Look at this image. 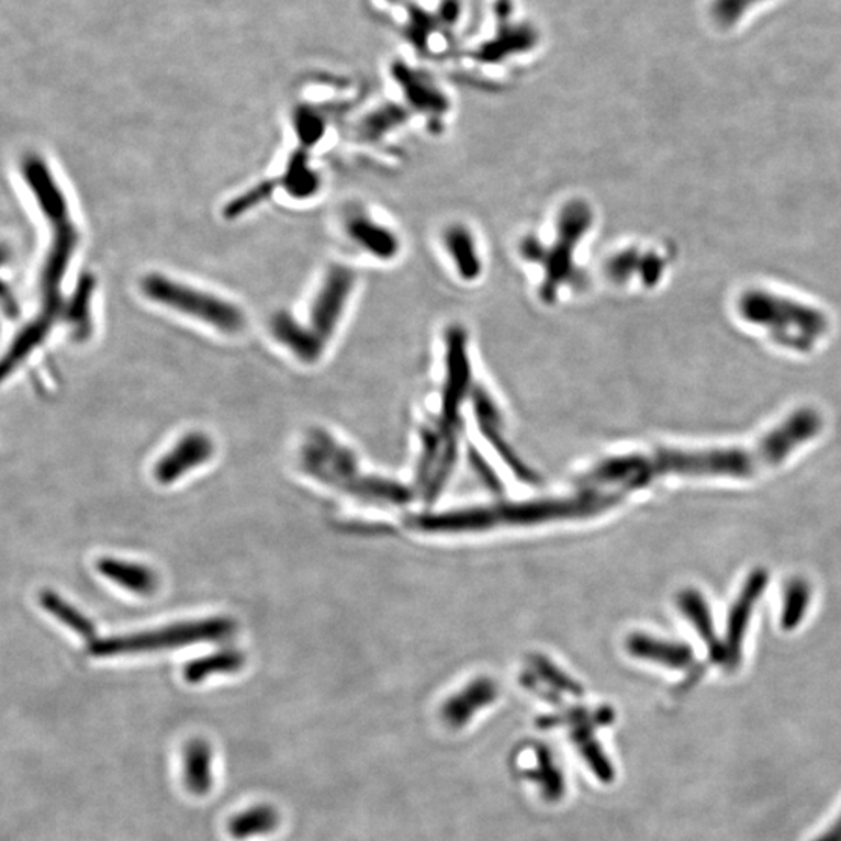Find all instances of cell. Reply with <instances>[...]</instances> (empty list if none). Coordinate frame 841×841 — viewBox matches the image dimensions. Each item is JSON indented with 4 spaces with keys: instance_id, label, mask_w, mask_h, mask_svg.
<instances>
[{
    "instance_id": "2",
    "label": "cell",
    "mask_w": 841,
    "mask_h": 841,
    "mask_svg": "<svg viewBox=\"0 0 841 841\" xmlns=\"http://www.w3.org/2000/svg\"><path fill=\"white\" fill-rule=\"evenodd\" d=\"M739 314L792 351L809 352L829 330L828 316L820 309L764 289L747 290L739 298Z\"/></svg>"
},
{
    "instance_id": "15",
    "label": "cell",
    "mask_w": 841,
    "mask_h": 841,
    "mask_svg": "<svg viewBox=\"0 0 841 841\" xmlns=\"http://www.w3.org/2000/svg\"><path fill=\"white\" fill-rule=\"evenodd\" d=\"M271 334L301 362L314 363L325 351V344L315 337L304 323L288 314L278 315L271 322Z\"/></svg>"
},
{
    "instance_id": "33",
    "label": "cell",
    "mask_w": 841,
    "mask_h": 841,
    "mask_svg": "<svg viewBox=\"0 0 841 841\" xmlns=\"http://www.w3.org/2000/svg\"><path fill=\"white\" fill-rule=\"evenodd\" d=\"M815 841H841V815L833 825L829 826L828 831L822 832Z\"/></svg>"
},
{
    "instance_id": "32",
    "label": "cell",
    "mask_w": 841,
    "mask_h": 841,
    "mask_svg": "<svg viewBox=\"0 0 841 841\" xmlns=\"http://www.w3.org/2000/svg\"><path fill=\"white\" fill-rule=\"evenodd\" d=\"M519 253L523 259L528 260V262L541 263L542 266L547 256V247L538 237L527 236L519 244Z\"/></svg>"
},
{
    "instance_id": "3",
    "label": "cell",
    "mask_w": 841,
    "mask_h": 841,
    "mask_svg": "<svg viewBox=\"0 0 841 841\" xmlns=\"http://www.w3.org/2000/svg\"><path fill=\"white\" fill-rule=\"evenodd\" d=\"M141 292L152 303L197 319L222 334H239L247 325L244 311L236 304L167 274H145L141 281Z\"/></svg>"
},
{
    "instance_id": "18",
    "label": "cell",
    "mask_w": 841,
    "mask_h": 841,
    "mask_svg": "<svg viewBox=\"0 0 841 841\" xmlns=\"http://www.w3.org/2000/svg\"><path fill=\"white\" fill-rule=\"evenodd\" d=\"M393 72L397 85L404 89V94L412 108L434 115H440L448 111V99L427 78L402 65L394 67Z\"/></svg>"
},
{
    "instance_id": "14",
    "label": "cell",
    "mask_w": 841,
    "mask_h": 841,
    "mask_svg": "<svg viewBox=\"0 0 841 841\" xmlns=\"http://www.w3.org/2000/svg\"><path fill=\"white\" fill-rule=\"evenodd\" d=\"M96 568L111 583L141 597H150L158 590V575L148 565L117 558H102L97 561Z\"/></svg>"
},
{
    "instance_id": "22",
    "label": "cell",
    "mask_w": 841,
    "mask_h": 841,
    "mask_svg": "<svg viewBox=\"0 0 841 841\" xmlns=\"http://www.w3.org/2000/svg\"><path fill=\"white\" fill-rule=\"evenodd\" d=\"M407 110H404V108L400 105H394V103H390V105L379 108V110L368 114L367 117L360 122L357 133H359V136L362 137L363 141L375 143V141H381L386 134L396 130L397 126L404 125L405 122H407Z\"/></svg>"
},
{
    "instance_id": "1",
    "label": "cell",
    "mask_w": 841,
    "mask_h": 841,
    "mask_svg": "<svg viewBox=\"0 0 841 841\" xmlns=\"http://www.w3.org/2000/svg\"><path fill=\"white\" fill-rule=\"evenodd\" d=\"M22 175L52 228V239L40 274V314L35 322L25 327L24 333L18 335L10 351L3 357L2 379L9 378L20 368L54 325L59 309V288L78 245V229L70 214L69 201L47 162L40 156H29L22 164Z\"/></svg>"
},
{
    "instance_id": "25",
    "label": "cell",
    "mask_w": 841,
    "mask_h": 841,
    "mask_svg": "<svg viewBox=\"0 0 841 841\" xmlns=\"http://www.w3.org/2000/svg\"><path fill=\"white\" fill-rule=\"evenodd\" d=\"M572 739L576 748H579L580 754L583 755L584 761L587 762L590 769L593 770L595 776L602 781V783H613L614 781V766L609 761L608 755L601 747V743L595 740L594 729H583V731H572Z\"/></svg>"
},
{
    "instance_id": "23",
    "label": "cell",
    "mask_w": 841,
    "mask_h": 841,
    "mask_svg": "<svg viewBox=\"0 0 841 841\" xmlns=\"http://www.w3.org/2000/svg\"><path fill=\"white\" fill-rule=\"evenodd\" d=\"M211 753L203 742H192L184 754L186 784L193 794H206L211 785Z\"/></svg>"
},
{
    "instance_id": "20",
    "label": "cell",
    "mask_w": 841,
    "mask_h": 841,
    "mask_svg": "<svg viewBox=\"0 0 841 841\" xmlns=\"http://www.w3.org/2000/svg\"><path fill=\"white\" fill-rule=\"evenodd\" d=\"M245 664V657L237 650H223L217 653H212L210 657L199 658L186 664L184 680L188 683L197 684L201 683L212 675H221V673H234L242 669Z\"/></svg>"
},
{
    "instance_id": "31",
    "label": "cell",
    "mask_w": 841,
    "mask_h": 841,
    "mask_svg": "<svg viewBox=\"0 0 841 841\" xmlns=\"http://www.w3.org/2000/svg\"><path fill=\"white\" fill-rule=\"evenodd\" d=\"M665 262L658 253H643L638 277L646 288H654L664 277Z\"/></svg>"
},
{
    "instance_id": "28",
    "label": "cell",
    "mask_w": 841,
    "mask_h": 841,
    "mask_svg": "<svg viewBox=\"0 0 841 841\" xmlns=\"http://www.w3.org/2000/svg\"><path fill=\"white\" fill-rule=\"evenodd\" d=\"M642 255L643 253L639 251L638 248H627L616 253L606 262V277L616 284H625V282L630 281L635 274L639 273Z\"/></svg>"
},
{
    "instance_id": "12",
    "label": "cell",
    "mask_w": 841,
    "mask_h": 841,
    "mask_svg": "<svg viewBox=\"0 0 841 841\" xmlns=\"http://www.w3.org/2000/svg\"><path fill=\"white\" fill-rule=\"evenodd\" d=\"M345 231L357 247L370 253L375 259H394L400 253L401 244L396 234L368 215L356 214L346 218Z\"/></svg>"
},
{
    "instance_id": "5",
    "label": "cell",
    "mask_w": 841,
    "mask_h": 841,
    "mask_svg": "<svg viewBox=\"0 0 841 841\" xmlns=\"http://www.w3.org/2000/svg\"><path fill=\"white\" fill-rule=\"evenodd\" d=\"M594 222L593 210L583 200L565 203L557 218V237L552 247H547L545 263L546 277L541 288V298L546 303H553L558 289L575 281V249L586 236Z\"/></svg>"
},
{
    "instance_id": "9",
    "label": "cell",
    "mask_w": 841,
    "mask_h": 841,
    "mask_svg": "<svg viewBox=\"0 0 841 841\" xmlns=\"http://www.w3.org/2000/svg\"><path fill=\"white\" fill-rule=\"evenodd\" d=\"M766 584H769V574L764 569L751 572L748 576L739 597L732 605L728 616L727 638H725V649H727V669L735 670L739 668L742 661V646L745 639L748 624L753 616L755 602L764 594Z\"/></svg>"
},
{
    "instance_id": "26",
    "label": "cell",
    "mask_w": 841,
    "mask_h": 841,
    "mask_svg": "<svg viewBox=\"0 0 841 841\" xmlns=\"http://www.w3.org/2000/svg\"><path fill=\"white\" fill-rule=\"evenodd\" d=\"M278 825V815L271 807H255L247 812L237 815L229 822V832L234 839H248V837L263 836L273 831Z\"/></svg>"
},
{
    "instance_id": "10",
    "label": "cell",
    "mask_w": 841,
    "mask_h": 841,
    "mask_svg": "<svg viewBox=\"0 0 841 841\" xmlns=\"http://www.w3.org/2000/svg\"><path fill=\"white\" fill-rule=\"evenodd\" d=\"M214 442L203 431L184 435L166 456L155 464V479L161 485H172L192 469L211 460Z\"/></svg>"
},
{
    "instance_id": "24",
    "label": "cell",
    "mask_w": 841,
    "mask_h": 841,
    "mask_svg": "<svg viewBox=\"0 0 841 841\" xmlns=\"http://www.w3.org/2000/svg\"><path fill=\"white\" fill-rule=\"evenodd\" d=\"M812 590L804 579H794L788 582L784 591L783 614H781V627L785 631L795 630L801 624L809 608Z\"/></svg>"
},
{
    "instance_id": "17",
    "label": "cell",
    "mask_w": 841,
    "mask_h": 841,
    "mask_svg": "<svg viewBox=\"0 0 841 841\" xmlns=\"http://www.w3.org/2000/svg\"><path fill=\"white\" fill-rule=\"evenodd\" d=\"M628 649L641 660L658 662L675 670L687 669L695 660L694 649L688 643L662 641L650 636H632Z\"/></svg>"
},
{
    "instance_id": "19",
    "label": "cell",
    "mask_w": 841,
    "mask_h": 841,
    "mask_svg": "<svg viewBox=\"0 0 841 841\" xmlns=\"http://www.w3.org/2000/svg\"><path fill=\"white\" fill-rule=\"evenodd\" d=\"M494 698V687L490 683H478L467 688L463 694L450 699L442 709V717L450 727L467 725L471 717Z\"/></svg>"
},
{
    "instance_id": "11",
    "label": "cell",
    "mask_w": 841,
    "mask_h": 841,
    "mask_svg": "<svg viewBox=\"0 0 841 841\" xmlns=\"http://www.w3.org/2000/svg\"><path fill=\"white\" fill-rule=\"evenodd\" d=\"M446 413H452L469 385L468 335L461 326L446 330Z\"/></svg>"
},
{
    "instance_id": "6",
    "label": "cell",
    "mask_w": 841,
    "mask_h": 841,
    "mask_svg": "<svg viewBox=\"0 0 841 841\" xmlns=\"http://www.w3.org/2000/svg\"><path fill=\"white\" fill-rule=\"evenodd\" d=\"M657 474L729 475L750 478L762 468L755 450L713 449L698 452L662 450L653 459Z\"/></svg>"
},
{
    "instance_id": "30",
    "label": "cell",
    "mask_w": 841,
    "mask_h": 841,
    "mask_svg": "<svg viewBox=\"0 0 841 841\" xmlns=\"http://www.w3.org/2000/svg\"><path fill=\"white\" fill-rule=\"evenodd\" d=\"M534 43V38L526 32V30H515V32L508 33L507 38L504 41V46L493 47L490 46L483 51V57L485 59H498L504 58V55L509 52L523 51Z\"/></svg>"
},
{
    "instance_id": "8",
    "label": "cell",
    "mask_w": 841,
    "mask_h": 841,
    "mask_svg": "<svg viewBox=\"0 0 841 841\" xmlns=\"http://www.w3.org/2000/svg\"><path fill=\"white\" fill-rule=\"evenodd\" d=\"M821 429V416L810 408L795 412L780 427L755 446L762 467H773L787 459L788 453L807 440H812Z\"/></svg>"
},
{
    "instance_id": "13",
    "label": "cell",
    "mask_w": 841,
    "mask_h": 841,
    "mask_svg": "<svg viewBox=\"0 0 841 841\" xmlns=\"http://www.w3.org/2000/svg\"><path fill=\"white\" fill-rule=\"evenodd\" d=\"M679 606L708 647L710 660L717 664H727V649H725V642L718 639L713 614L705 597L698 591L686 590L679 595Z\"/></svg>"
},
{
    "instance_id": "21",
    "label": "cell",
    "mask_w": 841,
    "mask_h": 841,
    "mask_svg": "<svg viewBox=\"0 0 841 841\" xmlns=\"http://www.w3.org/2000/svg\"><path fill=\"white\" fill-rule=\"evenodd\" d=\"M41 606L55 619L61 621L67 628L77 632L80 638L94 641L96 627L83 613L78 612L76 606L70 605L65 598L59 597L55 591H43L40 595Z\"/></svg>"
},
{
    "instance_id": "16",
    "label": "cell",
    "mask_w": 841,
    "mask_h": 841,
    "mask_svg": "<svg viewBox=\"0 0 841 841\" xmlns=\"http://www.w3.org/2000/svg\"><path fill=\"white\" fill-rule=\"evenodd\" d=\"M442 244L461 279L472 282L480 278L483 270L482 259L474 236L467 226H449L442 234Z\"/></svg>"
},
{
    "instance_id": "27",
    "label": "cell",
    "mask_w": 841,
    "mask_h": 841,
    "mask_svg": "<svg viewBox=\"0 0 841 841\" xmlns=\"http://www.w3.org/2000/svg\"><path fill=\"white\" fill-rule=\"evenodd\" d=\"M536 769L530 773L534 781L541 785L542 795L549 801H558L564 795V780L558 766L554 765L550 751L545 747L536 750Z\"/></svg>"
},
{
    "instance_id": "29",
    "label": "cell",
    "mask_w": 841,
    "mask_h": 841,
    "mask_svg": "<svg viewBox=\"0 0 841 841\" xmlns=\"http://www.w3.org/2000/svg\"><path fill=\"white\" fill-rule=\"evenodd\" d=\"M764 0H714L713 16L718 25L729 29L745 16L747 11Z\"/></svg>"
},
{
    "instance_id": "4",
    "label": "cell",
    "mask_w": 841,
    "mask_h": 841,
    "mask_svg": "<svg viewBox=\"0 0 841 841\" xmlns=\"http://www.w3.org/2000/svg\"><path fill=\"white\" fill-rule=\"evenodd\" d=\"M234 628H236L234 621L226 617L180 621V624L167 625L154 631L133 632V635L92 641L88 650L92 657L110 658L144 653V651L181 649L192 643L221 641L233 635Z\"/></svg>"
},
{
    "instance_id": "7",
    "label": "cell",
    "mask_w": 841,
    "mask_h": 841,
    "mask_svg": "<svg viewBox=\"0 0 841 841\" xmlns=\"http://www.w3.org/2000/svg\"><path fill=\"white\" fill-rule=\"evenodd\" d=\"M356 277L352 270L344 266L329 268L322 285L309 307V322L304 326L318 337L323 344L333 338L345 314L346 304L355 290Z\"/></svg>"
}]
</instances>
